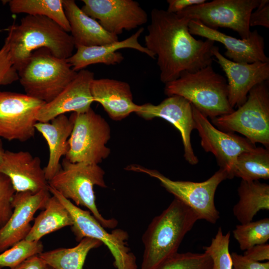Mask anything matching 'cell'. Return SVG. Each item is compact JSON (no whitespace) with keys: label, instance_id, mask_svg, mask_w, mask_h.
Returning a JSON list of instances; mask_svg holds the SVG:
<instances>
[{"label":"cell","instance_id":"7a4b0ae2","mask_svg":"<svg viewBox=\"0 0 269 269\" xmlns=\"http://www.w3.org/2000/svg\"><path fill=\"white\" fill-rule=\"evenodd\" d=\"M7 30L5 41L17 71L37 49L46 48L55 56L66 59L73 54L75 47L68 32L43 16L26 15L19 24L13 23Z\"/></svg>","mask_w":269,"mask_h":269},{"label":"cell","instance_id":"5b68a950","mask_svg":"<svg viewBox=\"0 0 269 269\" xmlns=\"http://www.w3.org/2000/svg\"><path fill=\"white\" fill-rule=\"evenodd\" d=\"M17 73L25 94L45 103L57 97L77 74L66 59L44 48L33 51Z\"/></svg>","mask_w":269,"mask_h":269},{"label":"cell","instance_id":"d590c367","mask_svg":"<svg viewBox=\"0 0 269 269\" xmlns=\"http://www.w3.org/2000/svg\"><path fill=\"white\" fill-rule=\"evenodd\" d=\"M255 10L250 16V27L261 26L269 28V0H261L259 5Z\"/></svg>","mask_w":269,"mask_h":269},{"label":"cell","instance_id":"60d3db41","mask_svg":"<svg viewBox=\"0 0 269 269\" xmlns=\"http://www.w3.org/2000/svg\"><path fill=\"white\" fill-rule=\"evenodd\" d=\"M5 150H4L3 143L1 138H0V164L2 161L3 156Z\"/></svg>","mask_w":269,"mask_h":269},{"label":"cell","instance_id":"7c38bea8","mask_svg":"<svg viewBox=\"0 0 269 269\" xmlns=\"http://www.w3.org/2000/svg\"><path fill=\"white\" fill-rule=\"evenodd\" d=\"M45 103L25 94L0 91V138L25 142L33 137L36 115Z\"/></svg>","mask_w":269,"mask_h":269},{"label":"cell","instance_id":"cb8c5ba5","mask_svg":"<svg viewBox=\"0 0 269 269\" xmlns=\"http://www.w3.org/2000/svg\"><path fill=\"white\" fill-rule=\"evenodd\" d=\"M74 121L70 116L61 115L48 122H37L35 125L46 141L49 149L47 164L44 168L45 177L48 181L61 169L60 160L68 149V140L73 130Z\"/></svg>","mask_w":269,"mask_h":269},{"label":"cell","instance_id":"ab89813d","mask_svg":"<svg viewBox=\"0 0 269 269\" xmlns=\"http://www.w3.org/2000/svg\"><path fill=\"white\" fill-rule=\"evenodd\" d=\"M205 0H167V11L172 13L179 12L185 8L196 4H201Z\"/></svg>","mask_w":269,"mask_h":269},{"label":"cell","instance_id":"603a6c76","mask_svg":"<svg viewBox=\"0 0 269 269\" xmlns=\"http://www.w3.org/2000/svg\"><path fill=\"white\" fill-rule=\"evenodd\" d=\"M75 47L102 45L119 40L99 22L86 14L74 0H62Z\"/></svg>","mask_w":269,"mask_h":269},{"label":"cell","instance_id":"1f68e13d","mask_svg":"<svg viewBox=\"0 0 269 269\" xmlns=\"http://www.w3.org/2000/svg\"><path fill=\"white\" fill-rule=\"evenodd\" d=\"M230 236V232L224 234L221 227H219L210 244L203 247L204 253L212 260V269H233L232 260L229 252Z\"/></svg>","mask_w":269,"mask_h":269},{"label":"cell","instance_id":"e0dca14e","mask_svg":"<svg viewBox=\"0 0 269 269\" xmlns=\"http://www.w3.org/2000/svg\"><path fill=\"white\" fill-rule=\"evenodd\" d=\"M213 55L227 77L229 102L234 109L245 102L253 87L269 79V62H235L223 56L216 46Z\"/></svg>","mask_w":269,"mask_h":269},{"label":"cell","instance_id":"74e56055","mask_svg":"<svg viewBox=\"0 0 269 269\" xmlns=\"http://www.w3.org/2000/svg\"><path fill=\"white\" fill-rule=\"evenodd\" d=\"M246 258L256 262L269 260V245L268 244L255 245L244 251Z\"/></svg>","mask_w":269,"mask_h":269},{"label":"cell","instance_id":"4fadbf2b","mask_svg":"<svg viewBox=\"0 0 269 269\" xmlns=\"http://www.w3.org/2000/svg\"><path fill=\"white\" fill-rule=\"evenodd\" d=\"M192 108L195 128L201 138L202 147L214 155L220 168L227 172L228 179H232V169L238 156L255 149L256 144L246 137L216 128L206 117L192 105Z\"/></svg>","mask_w":269,"mask_h":269},{"label":"cell","instance_id":"f546056e","mask_svg":"<svg viewBox=\"0 0 269 269\" xmlns=\"http://www.w3.org/2000/svg\"><path fill=\"white\" fill-rule=\"evenodd\" d=\"M233 235L240 249L244 251L255 245L266 244L269 239V218L237 225Z\"/></svg>","mask_w":269,"mask_h":269},{"label":"cell","instance_id":"9c48e42d","mask_svg":"<svg viewBox=\"0 0 269 269\" xmlns=\"http://www.w3.org/2000/svg\"><path fill=\"white\" fill-rule=\"evenodd\" d=\"M71 116L74 125L64 158L73 163H101L111 153L106 145L111 138L109 124L92 108L82 113H73Z\"/></svg>","mask_w":269,"mask_h":269},{"label":"cell","instance_id":"5bb4252c","mask_svg":"<svg viewBox=\"0 0 269 269\" xmlns=\"http://www.w3.org/2000/svg\"><path fill=\"white\" fill-rule=\"evenodd\" d=\"M81 9L98 20L109 33L121 34L145 24L148 16L139 3L133 0H83Z\"/></svg>","mask_w":269,"mask_h":269},{"label":"cell","instance_id":"d6a6232c","mask_svg":"<svg viewBox=\"0 0 269 269\" xmlns=\"http://www.w3.org/2000/svg\"><path fill=\"white\" fill-rule=\"evenodd\" d=\"M212 261L206 253H177L155 269H212Z\"/></svg>","mask_w":269,"mask_h":269},{"label":"cell","instance_id":"6da1fadb","mask_svg":"<svg viewBox=\"0 0 269 269\" xmlns=\"http://www.w3.org/2000/svg\"><path fill=\"white\" fill-rule=\"evenodd\" d=\"M150 17L145 47L157 57L162 83L211 65L215 42L195 39L189 31V19L158 8L152 9Z\"/></svg>","mask_w":269,"mask_h":269},{"label":"cell","instance_id":"d6986e66","mask_svg":"<svg viewBox=\"0 0 269 269\" xmlns=\"http://www.w3.org/2000/svg\"><path fill=\"white\" fill-rule=\"evenodd\" d=\"M188 27L192 35L222 43L226 49L225 57L231 61L240 63L269 62L265 52L264 38L257 30L251 31L247 38L238 39L209 28L197 20H191Z\"/></svg>","mask_w":269,"mask_h":269},{"label":"cell","instance_id":"30bf717a","mask_svg":"<svg viewBox=\"0 0 269 269\" xmlns=\"http://www.w3.org/2000/svg\"><path fill=\"white\" fill-rule=\"evenodd\" d=\"M48 190L69 212L73 221L71 229L77 241L80 242L85 238L97 239L109 250L114 259L115 268L137 269L136 258L127 242L129 235L126 231L118 229L111 233L108 232L90 211L82 209L49 185Z\"/></svg>","mask_w":269,"mask_h":269},{"label":"cell","instance_id":"9a60e30c","mask_svg":"<svg viewBox=\"0 0 269 269\" xmlns=\"http://www.w3.org/2000/svg\"><path fill=\"white\" fill-rule=\"evenodd\" d=\"M135 113L147 120L159 118L171 123L181 134L185 160L191 165L198 162L191 142V134L195 128L192 105L187 100L178 95H172L158 105L146 103L139 105Z\"/></svg>","mask_w":269,"mask_h":269},{"label":"cell","instance_id":"4316f807","mask_svg":"<svg viewBox=\"0 0 269 269\" xmlns=\"http://www.w3.org/2000/svg\"><path fill=\"white\" fill-rule=\"evenodd\" d=\"M102 245L97 239L85 238L74 247L43 252L39 256L54 269H83L89 252Z\"/></svg>","mask_w":269,"mask_h":269},{"label":"cell","instance_id":"484cf974","mask_svg":"<svg viewBox=\"0 0 269 269\" xmlns=\"http://www.w3.org/2000/svg\"><path fill=\"white\" fill-rule=\"evenodd\" d=\"M72 224V219L67 209L52 195L43 210L35 218L25 239L30 241H39L48 234L65 227H71Z\"/></svg>","mask_w":269,"mask_h":269},{"label":"cell","instance_id":"8fae6325","mask_svg":"<svg viewBox=\"0 0 269 269\" xmlns=\"http://www.w3.org/2000/svg\"><path fill=\"white\" fill-rule=\"evenodd\" d=\"M261 0H213L189 6L176 13L191 20H197L214 29L228 28L236 31L241 38L251 32L249 18Z\"/></svg>","mask_w":269,"mask_h":269},{"label":"cell","instance_id":"4dcf8cb0","mask_svg":"<svg viewBox=\"0 0 269 269\" xmlns=\"http://www.w3.org/2000/svg\"><path fill=\"white\" fill-rule=\"evenodd\" d=\"M43 251V245L40 240L30 241L24 239L0 254V267L12 268Z\"/></svg>","mask_w":269,"mask_h":269},{"label":"cell","instance_id":"d4e9b609","mask_svg":"<svg viewBox=\"0 0 269 269\" xmlns=\"http://www.w3.org/2000/svg\"><path fill=\"white\" fill-rule=\"evenodd\" d=\"M239 201L234 206V216L240 224L253 221L261 210H269V185L259 181H241L238 188Z\"/></svg>","mask_w":269,"mask_h":269},{"label":"cell","instance_id":"e575fe53","mask_svg":"<svg viewBox=\"0 0 269 269\" xmlns=\"http://www.w3.org/2000/svg\"><path fill=\"white\" fill-rule=\"evenodd\" d=\"M19 79L17 70L12 63L7 43L0 49V86L10 84Z\"/></svg>","mask_w":269,"mask_h":269},{"label":"cell","instance_id":"277c9868","mask_svg":"<svg viewBox=\"0 0 269 269\" xmlns=\"http://www.w3.org/2000/svg\"><path fill=\"white\" fill-rule=\"evenodd\" d=\"M164 93L187 100L201 114L211 120L232 113L226 79L211 65L194 72H186L165 84Z\"/></svg>","mask_w":269,"mask_h":269},{"label":"cell","instance_id":"52a82bcc","mask_svg":"<svg viewBox=\"0 0 269 269\" xmlns=\"http://www.w3.org/2000/svg\"><path fill=\"white\" fill-rule=\"evenodd\" d=\"M218 129L237 132L251 142L269 147V90L267 81L249 92L245 102L232 113L211 120Z\"/></svg>","mask_w":269,"mask_h":269},{"label":"cell","instance_id":"7bdbcfd3","mask_svg":"<svg viewBox=\"0 0 269 269\" xmlns=\"http://www.w3.org/2000/svg\"><path fill=\"white\" fill-rule=\"evenodd\" d=\"M1 269V267H0V269Z\"/></svg>","mask_w":269,"mask_h":269},{"label":"cell","instance_id":"b9f144b4","mask_svg":"<svg viewBox=\"0 0 269 269\" xmlns=\"http://www.w3.org/2000/svg\"><path fill=\"white\" fill-rule=\"evenodd\" d=\"M2 31V29H0V32H1Z\"/></svg>","mask_w":269,"mask_h":269},{"label":"cell","instance_id":"7402d4cb","mask_svg":"<svg viewBox=\"0 0 269 269\" xmlns=\"http://www.w3.org/2000/svg\"><path fill=\"white\" fill-rule=\"evenodd\" d=\"M90 89L94 102L101 104L114 121L122 120L138 109L139 105L133 101L131 86L126 82L110 78H94Z\"/></svg>","mask_w":269,"mask_h":269},{"label":"cell","instance_id":"2e32d148","mask_svg":"<svg viewBox=\"0 0 269 269\" xmlns=\"http://www.w3.org/2000/svg\"><path fill=\"white\" fill-rule=\"evenodd\" d=\"M48 189L37 193L15 192L12 201V213L7 222L0 228V254L18 242L25 239L35 213L44 209L51 196Z\"/></svg>","mask_w":269,"mask_h":269},{"label":"cell","instance_id":"8992f818","mask_svg":"<svg viewBox=\"0 0 269 269\" xmlns=\"http://www.w3.org/2000/svg\"><path fill=\"white\" fill-rule=\"evenodd\" d=\"M59 171L48 181V185L77 206L87 208L105 228H115L118 222L114 218L106 219L96 204L94 186L107 187L105 171L99 164L71 162L64 158Z\"/></svg>","mask_w":269,"mask_h":269},{"label":"cell","instance_id":"ac0fdd59","mask_svg":"<svg viewBox=\"0 0 269 269\" xmlns=\"http://www.w3.org/2000/svg\"><path fill=\"white\" fill-rule=\"evenodd\" d=\"M94 78V73L89 70L79 71L57 97L40 108L36 115L37 122H48L68 112L82 113L89 110L94 102L90 86Z\"/></svg>","mask_w":269,"mask_h":269},{"label":"cell","instance_id":"ba28073f","mask_svg":"<svg viewBox=\"0 0 269 269\" xmlns=\"http://www.w3.org/2000/svg\"><path fill=\"white\" fill-rule=\"evenodd\" d=\"M127 170L146 174L158 180L165 190L192 209L200 219L215 224L220 213L215 205V194L219 185L228 179L227 172L221 169L205 181L193 182L173 180L155 169L138 164H131Z\"/></svg>","mask_w":269,"mask_h":269},{"label":"cell","instance_id":"f35d334b","mask_svg":"<svg viewBox=\"0 0 269 269\" xmlns=\"http://www.w3.org/2000/svg\"><path fill=\"white\" fill-rule=\"evenodd\" d=\"M10 269H54L39 255L30 257Z\"/></svg>","mask_w":269,"mask_h":269},{"label":"cell","instance_id":"ffe728a7","mask_svg":"<svg viewBox=\"0 0 269 269\" xmlns=\"http://www.w3.org/2000/svg\"><path fill=\"white\" fill-rule=\"evenodd\" d=\"M0 173L9 178L15 192L37 193L48 189L40 159L28 151L5 150Z\"/></svg>","mask_w":269,"mask_h":269},{"label":"cell","instance_id":"8d00e7d4","mask_svg":"<svg viewBox=\"0 0 269 269\" xmlns=\"http://www.w3.org/2000/svg\"><path fill=\"white\" fill-rule=\"evenodd\" d=\"M233 269H269V262L261 263L249 259L236 252L231 254Z\"/></svg>","mask_w":269,"mask_h":269},{"label":"cell","instance_id":"f1b7e54d","mask_svg":"<svg viewBox=\"0 0 269 269\" xmlns=\"http://www.w3.org/2000/svg\"><path fill=\"white\" fill-rule=\"evenodd\" d=\"M10 11L14 14L47 17L54 21L66 32L70 31L62 0H7Z\"/></svg>","mask_w":269,"mask_h":269},{"label":"cell","instance_id":"3957f363","mask_svg":"<svg viewBox=\"0 0 269 269\" xmlns=\"http://www.w3.org/2000/svg\"><path fill=\"white\" fill-rule=\"evenodd\" d=\"M199 220L192 209L174 198L152 219L142 235L144 252L141 269H155L178 253L184 237Z\"/></svg>","mask_w":269,"mask_h":269},{"label":"cell","instance_id":"83f0119b","mask_svg":"<svg viewBox=\"0 0 269 269\" xmlns=\"http://www.w3.org/2000/svg\"><path fill=\"white\" fill-rule=\"evenodd\" d=\"M247 181L269 178V151L266 148L256 147L241 153L237 158L231 174Z\"/></svg>","mask_w":269,"mask_h":269},{"label":"cell","instance_id":"44dd1931","mask_svg":"<svg viewBox=\"0 0 269 269\" xmlns=\"http://www.w3.org/2000/svg\"><path fill=\"white\" fill-rule=\"evenodd\" d=\"M143 31L144 28L140 27L131 36L122 41L98 46L77 47L76 52L66 60L72 69L77 72L92 64L101 63L114 65L121 63L124 57L117 50L123 48L134 49L155 59V55L138 41V38Z\"/></svg>","mask_w":269,"mask_h":269},{"label":"cell","instance_id":"836d02e7","mask_svg":"<svg viewBox=\"0 0 269 269\" xmlns=\"http://www.w3.org/2000/svg\"><path fill=\"white\" fill-rule=\"evenodd\" d=\"M15 193L9 178L0 173V228L7 222L12 213L11 203Z\"/></svg>","mask_w":269,"mask_h":269}]
</instances>
